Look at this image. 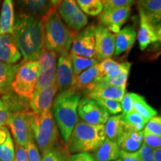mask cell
Returning a JSON list of instances; mask_svg holds the SVG:
<instances>
[{
    "label": "cell",
    "mask_w": 161,
    "mask_h": 161,
    "mask_svg": "<svg viewBox=\"0 0 161 161\" xmlns=\"http://www.w3.org/2000/svg\"><path fill=\"white\" fill-rule=\"evenodd\" d=\"M86 98L91 99H108L120 102L125 94V88L117 87L104 82L98 84L93 89L85 92Z\"/></svg>",
    "instance_id": "19"
},
{
    "label": "cell",
    "mask_w": 161,
    "mask_h": 161,
    "mask_svg": "<svg viewBox=\"0 0 161 161\" xmlns=\"http://www.w3.org/2000/svg\"><path fill=\"white\" fill-rule=\"evenodd\" d=\"M11 114L10 105L0 98V127L5 126Z\"/></svg>",
    "instance_id": "41"
},
{
    "label": "cell",
    "mask_w": 161,
    "mask_h": 161,
    "mask_svg": "<svg viewBox=\"0 0 161 161\" xmlns=\"http://www.w3.org/2000/svg\"><path fill=\"white\" fill-rule=\"evenodd\" d=\"M106 139L104 125H89L78 121L66 142L69 153L95 152Z\"/></svg>",
    "instance_id": "4"
},
{
    "label": "cell",
    "mask_w": 161,
    "mask_h": 161,
    "mask_svg": "<svg viewBox=\"0 0 161 161\" xmlns=\"http://www.w3.org/2000/svg\"><path fill=\"white\" fill-rule=\"evenodd\" d=\"M102 82H103V79L100 75L99 64L97 63L75 76L71 88L78 92L83 91L85 93Z\"/></svg>",
    "instance_id": "16"
},
{
    "label": "cell",
    "mask_w": 161,
    "mask_h": 161,
    "mask_svg": "<svg viewBox=\"0 0 161 161\" xmlns=\"http://www.w3.org/2000/svg\"><path fill=\"white\" fill-rule=\"evenodd\" d=\"M130 8H122L108 12H102L99 16L101 25H104L110 32L118 33L121 27L130 17Z\"/></svg>",
    "instance_id": "17"
},
{
    "label": "cell",
    "mask_w": 161,
    "mask_h": 161,
    "mask_svg": "<svg viewBox=\"0 0 161 161\" xmlns=\"http://www.w3.org/2000/svg\"><path fill=\"white\" fill-rule=\"evenodd\" d=\"M69 55L72 61L75 77L80 75L81 72L85 71L88 68L91 67L98 63V60L95 58H84L79 55H74L72 53H69Z\"/></svg>",
    "instance_id": "33"
},
{
    "label": "cell",
    "mask_w": 161,
    "mask_h": 161,
    "mask_svg": "<svg viewBox=\"0 0 161 161\" xmlns=\"http://www.w3.org/2000/svg\"><path fill=\"white\" fill-rule=\"evenodd\" d=\"M14 37L24 61L38 60L45 49L43 20L19 13L16 17Z\"/></svg>",
    "instance_id": "1"
},
{
    "label": "cell",
    "mask_w": 161,
    "mask_h": 161,
    "mask_svg": "<svg viewBox=\"0 0 161 161\" xmlns=\"http://www.w3.org/2000/svg\"><path fill=\"white\" fill-rule=\"evenodd\" d=\"M68 161H96L90 153H77L69 156Z\"/></svg>",
    "instance_id": "44"
},
{
    "label": "cell",
    "mask_w": 161,
    "mask_h": 161,
    "mask_svg": "<svg viewBox=\"0 0 161 161\" xmlns=\"http://www.w3.org/2000/svg\"><path fill=\"white\" fill-rule=\"evenodd\" d=\"M139 14H142L153 27L161 23V0L136 2Z\"/></svg>",
    "instance_id": "20"
},
{
    "label": "cell",
    "mask_w": 161,
    "mask_h": 161,
    "mask_svg": "<svg viewBox=\"0 0 161 161\" xmlns=\"http://www.w3.org/2000/svg\"><path fill=\"white\" fill-rule=\"evenodd\" d=\"M106 138L108 140L117 142L118 139L125 130V127L121 120L120 115L110 116L104 125Z\"/></svg>",
    "instance_id": "29"
},
{
    "label": "cell",
    "mask_w": 161,
    "mask_h": 161,
    "mask_svg": "<svg viewBox=\"0 0 161 161\" xmlns=\"http://www.w3.org/2000/svg\"><path fill=\"white\" fill-rule=\"evenodd\" d=\"M78 114L89 125H104L109 118V114L98 102L86 97L80 100Z\"/></svg>",
    "instance_id": "11"
},
{
    "label": "cell",
    "mask_w": 161,
    "mask_h": 161,
    "mask_svg": "<svg viewBox=\"0 0 161 161\" xmlns=\"http://www.w3.org/2000/svg\"><path fill=\"white\" fill-rule=\"evenodd\" d=\"M38 70L37 60L25 61L21 64L11 84V89L17 96L31 99L35 90Z\"/></svg>",
    "instance_id": "6"
},
{
    "label": "cell",
    "mask_w": 161,
    "mask_h": 161,
    "mask_svg": "<svg viewBox=\"0 0 161 161\" xmlns=\"http://www.w3.org/2000/svg\"><path fill=\"white\" fill-rule=\"evenodd\" d=\"M143 134V143L152 148H161V137L148 132L146 129L142 130Z\"/></svg>",
    "instance_id": "38"
},
{
    "label": "cell",
    "mask_w": 161,
    "mask_h": 161,
    "mask_svg": "<svg viewBox=\"0 0 161 161\" xmlns=\"http://www.w3.org/2000/svg\"><path fill=\"white\" fill-rule=\"evenodd\" d=\"M92 156L96 161H114L119 158L120 148L116 142L106 138Z\"/></svg>",
    "instance_id": "27"
},
{
    "label": "cell",
    "mask_w": 161,
    "mask_h": 161,
    "mask_svg": "<svg viewBox=\"0 0 161 161\" xmlns=\"http://www.w3.org/2000/svg\"><path fill=\"white\" fill-rule=\"evenodd\" d=\"M117 143L120 150L127 152H136L143 143V134L142 131L125 129L118 139Z\"/></svg>",
    "instance_id": "22"
},
{
    "label": "cell",
    "mask_w": 161,
    "mask_h": 161,
    "mask_svg": "<svg viewBox=\"0 0 161 161\" xmlns=\"http://www.w3.org/2000/svg\"><path fill=\"white\" fill-rule=\"evenodd\" d=\"M95 28L93 24L89 25L80 33H78L72 44L70 53L88 58H95Z\"/></svg>",
    "instance_id": "10"
},
{
    "label": "cell",
    "mask_w": 161,
    "mask_h": 161,
    "mask_svg": "<svg viewBox=\"0 0 161 161\" xmlns=\"http://www.w3.org/2000/svg\"><path fill=\"white\" fill-rule=\"evenodd\" d=\"M114 161H122V160H121V159H117V160H114Z\"/></svg>",
    "instance_id": "49"
},
{
    "label": "cell",
    "mask_w": 161,
    "mask_h": 161,
    "mask_svg": "<svg viewBox=\"0 0 161 161\" xmlns=\"http://www.w3.org/2000/svg\"><path fill=\"white\" fill-rule=\"evenodd\" d=\"M21 64H8L0 62V96H7L12 90V82Z\"/></svg>",
    "instance_id": "24"
},
{
    "label": "cell",
    "mask_w": 161,
    "mask_h": 161,
    "mask_svg": "<svg viewBox=\"0 0 161 161\" xmlns=\"http://www.w3.org/2000/svg\"><path fill=\"white\" fill-rule=\"evenodd\" d=\"M58 55L54 52L45 49L38 59L39 70L34 93L52 85L56 82Z\"/></svg>",
    "instance_id": "8"
},
{
    "label": "cell",
    "mask_w": 161,
    "mask_h": 161,
    "mask_svg": "<svg viewBox=\"0 0 161 161\" xmlns=\"http://www.w3.org/2000/svg\"><path fill=\"white\" fill-rule=\"evenodd\" d=\"M95 101L98 102L108 114H117L122 111L120 102L108 99H96Z\"/></svg>",
    "instance_id": "37"
},
{
    "label": "cell",
    "mask_w": 161,
    "mask_h": 161,
    "mask_svg": "<svg viewBox=\"0 0 161 161\" xmlns=\"http://www.w3.org/2000/svg\"><path fill=\"white\" fill-rule=\"evenodd\" d=\"M57 92L58 86L55 82L52 85L34 93L29 102L31 111L35 114H40L51 110Z\"/></svg>",
    "instance_id": "13"
},
{
    "label": "cell",
    "mask_w": 161,
    "mask_h": 161,
    "mask_svg": "<svg viewBox=\"0 0 161 161\" xmlns=\"http://www.w3.org/2000/svg\"><path fill=\"white\" fill-rule=\"evenodd\" d=\"M15 145L9 130L0 127V161H14Z\"/></svg>",
    "instance_id": "25"
},
{
    "label": "cell",
    "mask_w": 161,
    "mask_h": 161,
    "mask_svg": "<svg viewBox=\"0 0 161 161\" xmlns=\"http://www.w3.org/2000/svg\"><path fill=\"white\" fill-rule=\"evenodd\" d=\"M80 100V92L70 88L58 93L53 101L51 111L65 143L78 122V107Z\"/></svg>",
    "instance_id": "3"
},
{
    "label": "cell",
    "mask_w": 161,
    "mask_h": 161,
    "mask_svg": "<svg viewBox=\"0 0 161 161\" xmlns=\"http://www.w3.org/2000/svg\"><path fill=\"white\" fill-rule=\"evenodd\" d=\"M154 29H155L158 40H161V23L155 26V27H154Z\"/></svg>",
    "instance_id": "48"
},
{
    "label": "cell",
    "mask_w": 161,
    "mask_h": 161,
    "mask_svg": "<svg viewBox=\"0 0 161 161\" xmlns=\"http://www.w3.org/2000/svg\"><path fill=\"white\" fill-rule=\"evenodd\" d=\"M45 49L54 52L57 55H67L77 35L76 32L62 21L57 8H52L43 19Z\"/></svg>",
    "instance_id": "2"
},
{
    "label": "cell",
    "mask_w": 161,
    "mask_h": 161,
    "mask_svg": "<svg viewBox=\"0 0 161 161\" xmlns=\"http://www.w3.org/2000/svg\"><path fill=\"white\" fill-rule=\"evenodd\" d=\"M133 96H134L133 110L134 112L140 114V116L147 119L148 120L151 119L157 115L158 114L157 110L147 103L144 97L136 93H134Z\"/></svg>",
    "instance_id": "31"
},
{
    "label": "cell",
    "mask_w": 161,
    "mask_h": 161,
    "mask_svg": "<svg viewBox=\"0 0 161 161\" xmlns=\"http://www.w3.org/2000/svg\"><path fill=\"white\" fill-rule=\"evenodd\" d=\"M153 161H161V148H154V149Z\"/></svg>",
    "instance_id": "47"
},
{
    "label": "cell",
    "mask_w": 161,
    "mask_h": 161,
    "mask_svg": "<svg viewBox=\"0 0 161 161\" xmlns=\"http://www.w3.org/2000/svg\"><path fill=\"white\" fill-rule=\"evenodd\" d=\"M136 37V32L132 26H126L115 34V55L116 56L131 49Z\"/></svg>",
    "instance_id": "23"
},
{
    "label": "cell",
    "mask_w": 161,
    "mask_h": 161,
    "mask_svg": "<svg viewBox=\"0 0 161 161\" xmlns=\"http://www.w3.org/2000/svg\"><path fill=\"white\" fill-rule=\"evenodd\" d=\"M130 66H131V64L130 63L125 62V65L123 69L116 77L107 78V79L103 80V82L110 84V85L117 86V87L125 88L127 80H128V75H129Z\"/></svg>",
    "instance_id": "35"
},
{
    "label": "cell",
    "mask_w": 161,
    "mask_h": 161,
    "mask_svg": "<svg viewBox=\"0 0 161 161\" xmlns=\"http://www.w3.org/2000/svg\"><path fill=\"white\" fill-rule=\"evenodd\" d=\"M95 52L97 60L110 58L115 53V35L102 25L95 28Z\"/></svg>",
    "instance_id": "12"
},
{
    "label": "cell",
    "mask_w": 161,
    "mask_h": 161,
    "mask_svg": "<svg viewBox=\"0 0 161 161\" xmlns=\"http://www.w3.org/2000/svg\"><path fill=\"white\" fill-rule=\"evenodd\" d=\"M25 148L29 161H41L39 149H38L37 145L35 143L34 137L30 139Z\"/></svg>",
    "instance_id": "39"
},
{
    "label": "cell",
    "mask_w": 161,
    "mask_h": 161,
    "mask_svg": "<svg viewBox=\"0 0 161 161\" xmlns=\"http://www.w3.org/2000/svg\"><path fill=\"white\" fill-rule=\"evenodd\" d=\"M134 92H125L122 101V110L123 114H129L133 111V104H134Z\"/></svg>",
    "instance_id": "42"
},
{
    "label": "cell",
    "mask_w": 161,
    "mask_h": 161,
    "mask_svg": "<svg viewBox=\"0 0 161 161\" xmlns=\"http://www.w3.org/2000/svg\"><path fill=\"white\" fill-rule=\"evenodd\" d=\"M74 75L73 68L69 55L60 56L57 62L56 70V84L58 86V92H65L71 88L73 83Z\"/></svg>",
    "instance_id": "15"
},
{
    "label": "cell",
    "mask_w": 161,
    "mask_h": 161,
    "mask_svg": "<svg viewBox=\"0 0 161 161\" xmlns=\"http://www.w3.org/2000/svg\"><path fill=\"white\" fill-rule=\"evenodd\" d=\"M102 12H108L122 8H130L134 4L132 0H104L102 1Z\"/></svg>",
    "instance_id": "36"
},
{
    "label": "cell",
    "mask_w": 161,
    "mask_h": 161,
    "mask_svg": "<svg viewBox=\"0 0 161 161\" xmlns=\"http://www.w3.org/2000/svg\"><path fill=\"white\" fill-rule=\"evenodd\" d=\"M144 129L161 137V116H154L148 120Z\"/></svg>",
    "instance_id": "40"
},
{
    "label": "cell",
    "mask_w": 161,
    "mask_h": 161,
    "mask_svg": "<svg viewBox=\"0 0 161 161\" xmlns=\"http://www.w3.org/2000/svg\"><path fill=\"white\" fill-rule=\"evenodd\" d=\"M153 152H154V148H151L145 143H142L139 150L136 152L141 161H153Z\"/></svg>",
    "instance_id": "43"
},
{
    "label": "cell",
    "mask_w": 161,
    "mask_h": 161,
    "mask_svg": "<svg viewBox=\"0 0 161 161\" xmlns=\"http://www.w3.org/2000/svg\"><path fill=\"white\" fill-rule=\"evenodd\" d=\"M33 137L42 154L59 143V130L52 111L33 114L31 120Z\"/></svg>",
    "instance_id": "5"
},
{
    "label": "cell",
    "mask_w": 161,
    "mask_h": 161,
    "mask_svg": "<svg viewBox=\"0 0 161 161\" xmlns=\"http://www.w3.org/2000/svg\"><path fill=\"white\" fill-rule=\"evenodd\" d=\"M34 113L31 110H21L11 112L7 125L14 139L16 144L26 147L30 139L33 137L31 120Z\"/></svg>",
    "instance_id": "7"
},
{
    "label": "cell",
    "mask_w": 161,
    "mask_h": 161,
    "mask_svg": "<svg viewBox=\"0 0 161 161\" xmlns=\"http://www.w3.org/2000/svg\"><path fill=\"white\" fill-rule=\"evenodd\" d=\"M14 4L11 0L3 1L0 14V35H14L15 25Z\"/></svg>",
    "instance_id": "21"
},
{
    "label": "cell",
    "mask_w": 161,
    "mask_h": 161,
    "mask_svg": "<svg viewBox=\"0 0 161 161\" xmlns=\"http://www.w3.org/2000/svg\"><path fill=\"white\" fill-rule=\"evenodd\" d=\"M140 25L138 31V42L140 48L143 51L150 44L155 43L158 40L155 29L148 23L146 18L142 14H140Z\"/></svg>",
    "instance_id": "26"
},
{
    "label": "cell",
    "mask_w": 161,
    "mask_h": 161,
    "mask_svg": "<svg viewBox=\"0 0 161 161\" xmlns=\"http://www.w3.org/2000/svg\"><path fill=\"white\" fill-rule=\"evenodd\" d=\"M125 63L119 64L111 58L102 60L99 64V72L102 79L116 77L123 69Z\"/></svg>",
    "instance_id": "30"
},
{
    "label": "cell",
    "mask_w": 161,
    "mask_h": 161,
    "mask_svg": "<svg viewBox=\"0 0 161 161\" xmlns=\"http://www.w3.org/2000/svg\"><path fill=\"white\" fill-rule=\"evenodd\" d=\"M69 152L66 145L59 142L55 147L43 154L41 161H68L69 160Z\"/></svg>",
    "instance_id": "32"
},
{
    "label": "cell",
    "mask_w": 161,
    "mask_h": 161,
    "mask_svg": "<svg viewBox=\"0 0 161 161\" xmlns=\"http://www.w3.org/2000/svg\"><path fill=\"white\" fill-rule=\"evenodd\" d=\"M76 3L84 14L92 17L100 14L103 10V4L101 0H78Z\"/></svg>",
    "instance_id": "34"
},
{
    "label": "cell",
    "mask_w": 161,
    "mask_h": 161,
    "mask_svg": "<svg viewBox=\"0 0 161 161\" xmlns=\"http://www.w3.org/2000/svg\"><path fill=\"white\" fill-rule=\"evenodd\" d=\"M61 1H47V0H24L17 1L20 13L26 14L32 17L43 19L52 8H58Z\"/></svg>",
    "instance_id": "14"
},
{
    "label": "cell",
    "mask_w": 161,
    "mask_h": 161,
    "mask_svg": "<svg viewBox=\"0 0 161 161\" xmlns=\"http://www.w3.org/2000/svg\"><path fill=\"white\" fill-rule=\"evenodd\" d=\"M14 161H29L27 152L25 147L15 144V160Z\"/></svg>",
    "instance_id": "45"
},
{
    "label": "cell",
    "mask_w": 161,
    "mask_h": 161,
    "mask_svg": "<svg viewBox=\"0 0 161 161\" xmlns=\"http://www.w3.org/2000/svg\"><path fill=\"white\" fill-rule=\"evenodd\" d=\"M57 11L65 25L76 32L81 30L87 24V17L80 10L76 1H61Z\"/></svg>",
    "instance_id": "9"
},
{
    "label": "cell",
    "mask_w": 161,
    "mask_h": 161,
    "mask_svg": "<svg viewBox=\"0 0 161 161\" xmlns=\"http://www.w3.org/2000/svg\"><path fill=\"white\" fill-rule=\"evenodd\" d=\"M22 55L14 35H0V62L8 64H17Z\"/></svg>",
    "instance_id": "18"
},
{
    "label": "cell",
    "mask_w": 161,
    "mask_h": 161,
    "mask_svg": "<svg viewBox=\"0 0 161 161\" xmlns=\"http://www.w3.org/2000/svg\"><path fill=\"white\" fill-rule=\"evenodd\" d=\"M120 116L125 129L126 130L142 131L145 128L147 122H148L147 119L142 117L134 110L129 114H122Z\"/></svg>",
    "instance_id": "28"
},
{
    "label": "cell",
    "mask_w": 161,
    "mask_h": 161,
    "mask_svg": "<svg viewBox=\"0 0 161 161\" xmlns=\"http://www.w3.org/2000/svg\"><path fill=\"white\" fill-rule=\"evenodd\" d=\"M122 161H141L136 152H127L120 150V156Z\"/></svg>",
    "instance_id": "46"
}]
</instances>
